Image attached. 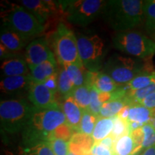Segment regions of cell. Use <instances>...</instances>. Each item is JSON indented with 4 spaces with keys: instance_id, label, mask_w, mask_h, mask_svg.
I'll return each instance as SVG.
<instances>
[{
    "instance_id": "cell-1",
    "label": "cell",
    "mask_w": 155,
    "mask_h": 155,
    "mask_svg": "<svg viewBox=\"0 0 155 155\" xmlns=\"http://www.w3.org/2000/svg\"><path fill=\"white\" fill-rule=\"evenodd\" d=\"M144 1L109 0L106 1L102 17L109 28L117 32L131 30L144 20Z\"/></svg>"
},
{
    "instance_id": "cell-2",
    "label": "cell",
    "mask_w": 155,
    "mask_h": 155,
    "mask_svg": "<svg viewBox=\"0 0 155 155\" xmlns=\"http://www.w3.org/2000/svg\"><path fill=\"white\" fill-rule=\"evenodd\" d=\"M65 123V116L61 109H38L23 129L25 147L48 142L50 134Z\"/></svg>"
},
{
    "instance_id": "cell-3",
    "label": "cell",
    "mask_w": 155,
    "mask_h": 155,
    "mask_svg": "<svg viewBox=\"0 0 155 155\" xmlns=\"http://www.w3.org/2000/svg\"><path fill=\"white\" fill-rule=\"evenodd\" d=\"M147 60L116 53L106 60L102 72L109 75L119 86H124L138 75L154 73L147 63Z\"/></svg>"
},
{
    "instance_id": "cell-4",
    "label": "cell",
    "mask_w": 155,
    "mask_h": 155,
    "mask_svg": "<svg viewBox=\"0 0 155 155\" xmlns=\"http://www.w3.org/2000/svg\"><path fill=\"white\" fill-rule=\"evenodd\" d=\"M1 6L2 25L9 27L25 38L30 40L44 31V25L22 6L5 2Z\"/></svg>"
},
{
    "instance_id": "cell-5",
    "label": "cell",
    "mask_w": 155,
    "mask_h": 155,
    "mask_svg": "<svg viewBox=\"0 0 155 155\" xmlns=\"http://www.w3.org/2000/svg\"><path fill=\"white\" fill-rule=\"evenodd\" d=\"M38 108L25 98L1 101V128L9 134H15L24 129L31 117Z\"/></svg>"
},
{
    "instance_id": "cell-6",
    "label": "cell",
    "mask_w": 155,
    "mask_h": 155,
    "mask_svg": "<svg viewBox=\"0 0 155 155\" xmlns=\"http://www.w3.org/2000/svg\"><path fill=\"white\" fill-rule=\"evenodd\" d=\"M112 43L116 50L139 59H151L155 54L154 40L138 31L116 32Z\"/></svg>"
},
{
    "instance_id": "cell-7",
    "label": "cell",
    "mask_w": 155,
    "mask_h": 155,
    "mask_svg": "<svg viewBox=\"0 0 155 155\" xmlns=\"http://www.w3.org/2000/svg\"><path fill=\"white\" fill-rule=\"evenodd\" d=\"M79 56L83 65L89 72H98L105 63L108 49L98 35L81 34L76 36Z\"/></svg>"
},
{
    "instance_id": "cell-8",
    "label": "cell",
    "mask_w": 155,
    "mask_h": 155,
    "mask_svg": "<svg viewBox=\"0 0 155 155\" xmlns=\"http://www.w3.org/2000/svg\"><path fill=\"white\" fill-rule=\"evenodd\" d=\"M60 8L71 24L86 27L102 15L106 1L70 0L58 1Z\"/></svg>"
},
{
    "instance_id": "cell-9",
    "label": "cell",
    "mask_w": 155,
    "mask_h": 155,
    "mask_svg": "<svg viewBox=\"0 0 155 155\" xmlns=\"http://www.w3.org/2000/svg\"><path fill=\"white\" fill-rule=\"evenodd\" d=\"M53 47L55 57L62 65H83L79 56L76 36L63 23H60L54 32Z\"/></svg>"
},
{
    "instance_id": "cell-10",
    "label": "cell",
    "mask_w": 155,
    "mask_h": 155,
    "mask_svg": "<svg viewBox=\"0 0 155 155\" xmlns=\"http://www.w3.org/2000/svg\"><path fill=\"white\" fill-rule=\"evenodd\" d=\"M55 94L44 83L33 81L29 90L28 98L31 104L40 110L61 109L56 101Z\"/></svg>"
},
{
    "instance_id": "cell-11",
    "label": "cell",
    "mask_w": 155,
    "mask_h": 155,
    "mask_svg": "<svg viewBox=\"0 0 155 155\" xmlns=\"http://www.w3.org/2000/svg\"><path fill=\"white\" fill-rule=\"evenodd\" d=\"M53 58H55V56L50 50L48 40L45 38H37L27 46L25 61L28 63L30 71L32 68Z\"/></svg>"
},
{
    "instance_id": "cell-12",
    "label": "cell",
    "mask_w": 155,
    "mask_h": 155,
    "mask_svg": "<svg viewBox=\"0 0 155 155\" xmlns=\"http://www.w3.org/2000/svg\"><path fill=\"white\" fill-rule=\"evenodd\" d=\"M20 5L38 19L43 25L57 9L60 8L59 2L40 1V0H22Z\"/></svg>"
},
{
    "instance_id": "cell-13",
    "label": "cell",
    "mask_w": 155,
    "mask_h": 155,
    "mask_svg": "<svg viewBox=\"0 0 155 155\" xmlns=\"http://www.w3.org/2000/svg\"><path fill=\"white\" fill-rule=\"evenodd\" d=\"M33 83L30 73L26 75L5 77L0 82L1 91L9 95H22L28 94Z\"/></svg>"
},
{
    "instance_id": "cell-14",
    "label": "cell",
    "mask_w": 155,
    "mask_h": 155,
    "mask_svg": "<svg viewBox=\"0 0 155 155\" xmlns=\"http://www.w3.org/2000/svg\"><path fill=\"white\" fill-rule=\"evenodd\" d=\"M61 109L65 116L67 124L78 132L83 110L75 102L73 96L64 97Z\"/></svg>"
},
{
    "instance_id": "cell-15",
    "label": "cell",
    "mask_w": 155,
    "mask_h": 155,
    "mask_svg": "<svg viewBox=\"0 0 155 155\" xmlns=\"http://www.w3.org/2000/svg\"><path fill=\"white\" fill-rule=\"evenodd\" d=\"M87 84L102 94H111L116 91L121 86L116 83L109 75L102 71L88 72Z\"/></svg>"
},
{
    "instance_id": "cell-16",
    "label": "cell",
    "mask_w": 155,
    "mask_h": 155,
    "mask_svg": "<svg viewBox=\"0 0 155 155\" xmlns=\"http://www.w3.org/2000/svg\"><path fill=\"white\" fill-rule=\"evenodd\" d=\"M0 32L1 43L11 51L16 52L22 50L25 47L29 40L22 35L5 25H2Z\"/></svg>"
},
{
    "instance_id": "cell-17",
    "label": "cell",
    "mask_w": 155,
    "mask_h": 155,
    "mask_svg": "<svg viewBox=\"0 0 155 155\" xmlns=\"http://www.w3.org/2000/svg\"><path fill=\"white\" fill-rule=\"evenodd\" d=\"M30 68L26 61L22 58L17 57L3 61L1 65L2 76L12 77L30 74Z\"/></svg>"
},
{
    "instance_id": "cell-18",
    "label": "cell",
    "mask_w": 155,
    "mask_h": 155,
    "mask_svg": "<svg viewBox=\"0 0 155 155\" xmlns=\"http://www.w3.org/2000/svg\"><path fill=\"white\" fill-rule=\"evenodd\" d=\"M95 144L91 136L75 133L69 141L70 152L75 155H91V150Z\"/></svg>"
},
{
    "instance_id": "cell-19",
    "label": "cell",
    "mask_w": 155,
    "mask_h": 155,
    "mask_svg": "<svg viewBox=\"0 0 155 155\" xmlns=\"http://www.w3.org/2000/svg\"><path fill=\"white\" fill-rule=\"evenodd\" d=\"M55 74H57V62L55 58L48 60L30 69L31 77L35 83H45Z\"/></svg>"
},
{
    "instance_id": "cell-20",
    "label": "cell",
    "mask_w": 155,
    "mask_h": 155,
    "mask_svg": "<svg viewBox=\"0 0 155 155\" xmlns=\"http://www.w3.org/2000/svg\"><path fill=\"white\" fill-rule=\"evenodd\" d=\"M153 110L147 108L140 104L128 105V115L127 121L129 123H135L141 127L149 124L152 118Z\"/></svg>"
},
{
    "instance_id": "cell-21",
    "label": "cell",
    "mask_w": 155,
    "mask_h": 155,
    "mask_svg": "<svg viewBox=\"0 0 155 155\" xmlns=\"http://www.w3.org/2000/svg\"><path fill=\"white\" fill-rule=\"evenodd\" d=\"M114 155H136L137 147L131 134L122 136L116 141L113 149Z\"/></svg>"
},
{
    "instance_id": "cell-22",
    "label": "cell",
    "mask_w": 155,
    "mask_h": 155,
    "mask_svg": "<svg viewBox=\"0 0 155 155\" xmlns=\"http://www.w3.org/2000/svg\"><path fill=\"white\" fill-rule=\"evenodd\" d=\"M63 66L65 68L68 75L73 81L75 88L87 84L89 71H87L83 65L68 64Z\"/></svg>"
},
{
    "instance_id": "cell-23",
    "label": "cell",
    "mask_w": 155,
    "mask_h": 155,
    "mask_svg": "<svg viewBox=\"0 0 155 155\" xmlns=\"http://www.w3.org/2000/svg\"><path fill=\"white\" fill-rule=\"evenodd\" d=\"M113 118H98L91 135L95 143H99L103 139L109 137L113 130Z\"/></svg>"
},
{
    "instance_id": "cell-24",
    "label": "cell",
    "mask_w": 155,
    "mask_h": 155,
    "mask_svg": "<svg viewBox=\"0 0 155 155\" xmlns=\"http://www.w3.org/2000/svg\"><path fill=\"white\" fill-rule=\"evenodd\" d=\"M127 106L125 98H111L103 104L99 117L112 118L118 116L121 110Z\"/></svg>"
},
{
    "instance_id": "cell-25",
    "label": "cell",
    "mask_w": 155,
    "mask_h": 155,
    "mask_svg": "<svg viewBox=\"0 0 155 155\" xmlns=\"http://www.w3.org/2000/svg\"><path fill=\"white\" fill-rule=\"evenodd\" d=\"M144 28L147 32L155 36V0H147L143 4Z\"/></svg>"
},
{
    "instance_id": "cell-26",
    "label": "cell",
    "mask_w": 155,
    "mask_h": 155,
    "mask_svg": "<svg viewBox=\"0 0 155 155\" xmlns=\"http://www.w3.org/2000/svg\"><path fill=\"white\" fill-rule=\"evenodd\" d=\"M72 96L83 111H88L91 101V86L88 84L76 87Z\"/></svg>"
},
{
    "instance_id": "cell-27",
    "label": "cell",
    "mask_w": 155,
    "mask_h": 155,
    "mask_svg": "<svg viewBox=\"0 0 155 155\" xmlns=\"http://www.w3.org/2000/svg\"><path fill=\"white\" fill-rule=\"evenodd\" d=\"M75 86L70 78L65 68L62 65L61 69L58 73V91L64 97L72 96Z\"/></svg>"
},
{
    "instance_id": "cell-28",
    "label": "cell",
    "mask_w": 155,
    "mask_h": 155,
    "mask_svg": "<svg viewBox=\"0 0 155 155\" xmlns=\"http://www.w3.org/2000/svg\"><path fill=\"white\" fill-rule=\"evenodd\" d=\"M155 82V72L144 73L138 75L124 86H121L126 91H137L144 88Z\"/></svg>"
},
{
    "instance_id": "cell-29",
    "label": "cell",
    "mask_w": 155,
    "mask_h": 155,
    "mask_svg": "<svg viewBox=\"0 0 155 155\" xmlns=\"http://www.w3.org/2000/svg\"><path fill=\"white\" fill-rule=\"evenodd\" d=\"M98 117L88 111H83L78 132L88 136H91Z\"/></svg>"
},
{
    "instance_id": "cell-30",
    "label": "cell",
    "mask_w": 155,
    "mask_h": 155,
    "mask_svg": "<svg viewBox=\"0 0 155 155\" xmlns=\"http://www.w3.org/2000/svg\"><path fill=\"white\" fill-rule=\"evenodd\" d=\"M114 119V128L111 134V137L116 141L119 139L122 136L131 134L129 131V124L126 119H122L119 116H116L113 118Z\"/></svg>"
},
{
    "instance_id": "cell-31",
    "label": "cell",
    "mask_w": 155,
    "mask_h": 155,
    "mask_svg": "<svg viewBox=\"0 0 155 155\" xmlns=\"http://www.w3.org/2000/svg\"><path fill=\"white\" fill-rule=\"evenodd\" d=\"M24 155H55V154L48 142H41L25 147Z\"/></svg>"
},
{
    "instance_id": "cell-32",
    "label": "cell",
    "mask_w": 155,
    "mask_h": 155,
    "mask_svg": "<svg viewBox=\"0 0 155 155\" xmlns=\"http://www.w3.org/2000/svg\"><path fill=\"white\" fill-rule=\"evenodd\" d=\"M55 155H68L70 152L69 142L63 139L52 138L48 141Z\"/></svg>"
},
{
    "instance_id": "cell-33",
    "label": "cell",
    "mask_w": 155,
    "mask_h": 155,
    "mask_svg": "<svg viewBox=\"0 0 155 155\" xmlns=\"http://www.w3.org/2000/svg\"><path fill=\"white\" fill-rule=\"evenodd\" d=\"M141 129L143 132L141 151H144L155 144V130L150 124H147L143 126Z\"/></svg>"
},
{
    "instance_id": "cell-34",
    "label": "cell",
    "mask_w": 155,
    "mask_h": 155,
    "mask_svg": "<svg viewBox=\"0 0 155 155\" xmlns=\"http://www.w3.org/2000/svg\"><path fill=\"white\" fill-rule=\"evenodd\" d=\"M74 130L68 125L66 123L63 124L60 127H58L55 131H53L50 135V139L55 138L63 139L64 141H71V138L74 134Z\"/></svg>"
},
{
    "instance_id": "cell-35",
    "label": "cell",
    "mask_w": 155,
    "mask_h": 155,
    "mask_svg": "<svg viewBox=\"0 0 155 155\" xmlns=\"http://www.w3.org/2000/svg\"><path fill=\"white\" fill-rule=\"evenodd\" d=\"M91 155H114L113 151L100 143H95L91 150Z\"/></svg>"
},
{
    "instance_id": "cell-36",
    "label": "cell",
    "mask_w": 155,
    "mask_h": 155,
    "mask_svg": "<svg viewBox=\"0 0 155 155\" xmlns=\"http://www.w3.org/2000/svg\"><path fill=\"white\" fill-rule=\"evenodd\" d=\"M140 104L151 110L155 109V92L152 93L140 102Z\"/></svg>"
},
{
    "instance_id": "cell-37",
    "label": "cell",
    "mask_w": 155,
    "mask_h": 155,
    "mask_svg": "<svg viewBox=\"0 0 155 155\" xmlns=\"http://www.w3.org/2000/svg\"><path fill=\"white\" fill-rule=\"evenodd\" d=\"M0 58H1L2 61H5V60L9 59V58H12L17 57V55H15V53L13 51L9 50L8 48H7L3 44L0 45Z\"/></svg>"
},
{
    "instance_id": "cell-38",
    "label": "cell",
    "mask_w": 155,
    "mask_h": 155,
    "mask_svg": "<svg viewBox=\"0 0 155 155\" xmlns=\"http://www.w3.org/2000/svg\"><path fill=\"white\" fill-rule=\"evenodd\" d=\"M99 143L100 144H101L102 145H104V146L108 147V149H110V150L113 151L114 144H115V141L114 140V139L112 138L111 136H109V137H106V139H103V140L101 141H100Z\"/></svg>"
},
{
    "instance_id": "cell-39",
    "label": "cell",
    "mask_w": 155,
    "mask_h": 155,
    "mask_svg": "<svg viewBox=\"0 0 155 155\" xmlns=\"http://www.w3.org/2000/svg\"><path fill=\"white\" fill-rule=\"evenodd\" d=\"M140 155H155V144L145 150Z\"/></svg>"
},
{
    "instance_id": "cell-40",
    "label": "cell",
    "mask_w": 155,
    "mask_h": 155,
    "mask_svg": "<svg viewBox=\"0 0 155 155\" xmlns=\"http://www.w3.org/2000/svg\"><path fill=\"white\" fill-rule=\"evenodd\" d=\"M149 124L152 126V127L154 128V129L155 130V109L153 110V113H152V118H151L150 122Z\"/></svg>"
},
{
    "instance_id": "cell-41",
    "label": "cell",
    "mask_w": 155,
    "mask_h": 155,
    "mask_svg": "<svg viewBox=\"0 0 155 155\" xmlns=\"http://www.w3.org/2000/svg\"><path fill=\"white\" fill-rule=\"evenodd\" d=\"M68 155H75V154H73V153H72V152H69V154H68Z\"/></svg>"
},
{
    "instance_id": "cell-42",
    "label": "cell",
    "mask_w": 155,
    "mask_h": 155,
    "mask_svg": "<svg viewBox=\"0 0 155 155\" xmlns=\"http://www.w3.org/2000/svg\"><path fill=\"white\" fill-rule=\"evenodd\" d=\"M154 41H155V36H154Z\"/></svg>"
}]
</instances>
